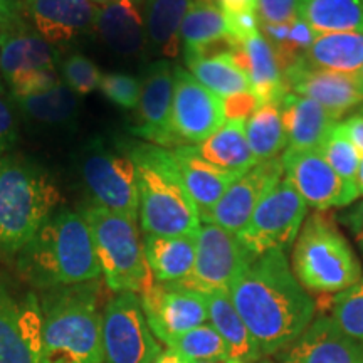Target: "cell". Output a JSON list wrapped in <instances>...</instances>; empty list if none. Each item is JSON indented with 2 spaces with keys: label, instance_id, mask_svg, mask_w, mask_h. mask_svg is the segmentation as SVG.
<instances>
[{
  "label": "cell",
  "instance_id": "obj_1",
  "mask_svg": "<svg viewBox=\"0 0 363 363\" xmlns=\"http://www.w3.org/2000/svg\"><path fill=\"white\" fill-rule=\"evenodd\" d=\"M229 296L262 357L288 348L316 311L315 299L294 276L286 251L254 257L230 286Z\"/></svg>",
  "mask_w": 363,
  "mask_h": 363
},
{
  "label": "cell",
  "instance_id": "obj_2",
  "mask_svg": "<svg viewBox=\"0 0 363 363\" xmlns=\"http://www.w3.org/2000/svg\"><path fill=\"white\" fill-rule=\"evenodd\" d=\"M19 274L34 288H67L101 278L93 234L81 212L57 208L17 254Z\"/></svg>",
  "mask_w": 363,
  "mask_h": 363
},
{
  "label": "cell",
  "instance_id": "obj_3",
  "mask_svg": "<svg viewBox=\"0 0 363 363\" xmlns=\"http://www.w3.org/2000/svg\"><path fill=\"white\" fill-rule=\"evenodd\" d=\"M40 311V363H104L98 281L49 289Z\"/></svg>",
  "mask_w": 363,
  "mask_h": 363
},
{
  "label": "cell",
  "instance_id": "obj_4",
  "mask_svg": "<svg viewBox=\"0 0 363 363\" xmlns=\"http://www.w3.org/2000/svg\"><path fill=\"white\" fill-rule=\"evenodd\" d=\"M136 167L138 216L143 234L195 235L201 216L190 199L169 148L135 143L126 150Z\"/></svg>",
  "mask_w": 363,
  "mask_h": 363
},
{
  "label": "cell",
  "instance_id": "obj_5",
  "mask_svg": "<svg viewBox=\"0 0 363 363\" xmlns=\"http://www.w3.org/2000/svg\"><path fill=\"white\" fill-rule=\"evenodd\" d=\"M59 203L56 184L38 165L0 158V259H16Z\"/></svg>",
  "mask_w": 363,
  "mask_h": 363
},
{
  "label": "cell",
  "instance_id": "obj_6",
  "mask_svg": "<svg viewBox=\"0 0 363 363\" xmlns=\"http://www.w3.org/2000/svg\"><path fill=\"white\" fill-rule=\"evenodd\" d=\"M293 272L306 291L337 294L362 278V264L328 211L305 219L293 251Z\"/></svg>",
  "mask_w": 363,
  "mask_h": 363
},
{
  "label": "cell",
  "instance_id": "obj_7",
  "mask_svg": "<svg viewBox=\"0 0 363 363\" xmlns=\"http://www.w3.org/2000/svg\"><path fill=\"white\" fill-rule=\"evenodd\" d=\"M79 212L93 234L101 276L108 288L115 293L136 294L148 288L155 279L145 257L136 220L94 203Z\"/></svg>",
  "mask_w": 363,
  "mask_h": 363
},
{
  "label": "cell",
  "instance_id": "obj_8",
  "mask_svg": "<svg viewBox=\"0 0 363 363\" xmlns=\"http://www.w3.org/2000/svg\"><path fill=\"white\" fill-rule=\"evenodd\" d=\"M0 74L13 98L43 93L61 83L52 44L22 17L0 30Z\"/></svg>",
  "mask_w": 363,
  "mask_h": 363
},
{
  "label": "cell",
  "instance_id": "obj_9",
  "mask_svg": "<svg viewBox=\"0 0 363 363\" xmlns=\"http://www.w3.org/2000/svg\"><path fill=\"white\" fill-rule=\"evenodd\" d=\"M306 212L305 199L284 177L267 190L238 239L252 257L286 251L296 240Z\"/></svg>",
  "mask_w": 363,
  "mask_h": 363
},
{
  "label": "cell",
  "instance_id": "obj_10",
  "mask_svg": "<svg viewBox=\"0 0 363 363\" xmlns=\"http://www.w3.org/2000/svg\"><path fill=\"white\" fill-rule=\"evenodd\" d=\"M104 363H153L162 353L136 293H116L103 311Z\"/></svg>",
  "mask_w": 363,
  "mask_h": 363
},
{
  "label": "cell",
  "instance_id": "obj_11",
  "mask_svg": "<svg viewBox=\"0 0 363 363\" xmlns=\"http://www.w3.org/2000/svg\"><path fill=\"white\" fill-rule=\"evenodd\" d=\"M252 259L238 235L211 222H202L195 234L192 272L179 284L202 294L229 293L230 286Z\"/></svg>",
  "mask_w": 363,
  "mask_h": 363
},
{
  "label": "cell",
  "instance_id": "obj_12",
  "mask_svg": "<svg viewBox=\"0 0 363 363\" xmlns=\"http://www.w3.org/2000/svg\"><path fill=\"white\" fill-rule=\"evenodd\" d=\"M81 174L94 206L136 220L138 185L135 162L128 152L93 143L84 155Z\"/></svg>",
  "mask_w": 363,
  "mask_h": 363
},
{
  "label": "cell",
  "instance_id": "obj_13",
  "mask_svg": "<svg viewBox=\"0 0 363 363\" xmlns=\"http://www.w3.org/2000/svg\"><path fill=\"white\" fill-rule=\"evenodd\" d=\"M138 296L150 328L163 345L208 323L206 294L179 283L163 284L153 281Z\"/></svg>",
  "mask_w": 363,
  "mask_h": 363
},
{
  "label": "cell",
  "instance_id": "obj_14",
  "mask_svg": "<svg viewBox=\"0 0 363 363\" xmlns=\"http://www.w3.org/2000/svg\"><path fill=\"white\" fill-rule=\"evenodd\" d=\"M281 160L286 179L291 182L308 206L316 211L347 207L360 195L357 187H352L340 179L318 148H286Z\"/></svg>",
  "mask_w": 363,
  "mask_h": 363
},
{
  "label": "cell",
  "instance_id": "obj_15",
  "mask_svg": "<svg viewBox=\"0 0 363 363\" xmlns=\"http://www.w3.org/2000/svg\"><path fill=\"white\" fill-rule=\"evenodd\" d=\"M172 123L182 145L202 143L225 123L222 98L199 83L184 67H174Z\"/></svg>",
  "mask_w": 363,
  "mask_h": 363
},
{
  "label": "cell",
  "instance_id": "obj_16",
  "mask_svg": "<svg viewBox=\"0 0 363 363\" xmlns=\"http://www.w3.org/2000/svg\"><path fill=\"white\" fill-rule=\"evenodd\" d=\"M283 78L288 93L313 99L337 121L363 103V84L357 72L320 69L299 59L283 72Z\"/></svg>",
  "mask_w": 363,
  "mask_h": 363
},
{
  "label": "cell",
  "instance_id": "obj_17",
  "mask_svg": "<svg viewBox=\"0 0 363 363\" xmlns=\"http://www.w3.org/2000/svg\"><path fill=\"white\" fill-rule=\"evenodd\" d=\"M40 328L38 299H16L0 283V363H40Z\"/></svg>",
  "mask_w": 363,
  "mask_h": 363
},
{
  "label": "cell",
  "instance_id": "obj_18",
  "mask_svg": "<svg viewBox=\"0 0 363 363\" xmlns=\"http://www.w3.org/2000/svg\"><path fill=\"white\" fill-rule=\"evenodd\" d=\"M175 71L169 62L157 61L148 67L142 81L138 103V123L135 133L147 143L174 150L182 147L172 123Z\"/></svg>",
  "mask_w": 363,
  "mask_h": 363
},
{
  "label": "cell",
  "instance_id": "obj_19",
  "mask_svg": "<svg viewBox=\"0 0 363 363\" xmlns=\"http://www.w3.org/2000/svg\"><path fill=\"white\" fill-rule=\"evenodd\" d=\"M284 167L281 157L267 162H259L225 190L220 201L212 208L206 222L216 224L238 235L247 225L257 203L264 197L267 190L274 187L283 179Z\"/></svg>",
  "mask_w": 363,
  "mask_h": 363
},
{
  "label": "cell",
  "instance_id": "obj_20",
  "mask_svg": "<svg viewBox=\"0 0 363 363\" xmlns=\"http://www.w3.org/2000/svg\"><path fill=\"white\" fill-rule=\"evenodd\" d=\"M99 7L91 0H21V13L49 44H66L94 30Z\"/></svg>",
  "mask_w": 363,
  "mask_h": 363
},
{
  "label": "cell",
  "instance_id": "obj_21",
  "mask_svg": "<svg viewBox=\"0 0 363 363\" xmlns=\"http://www.w3.org/2000/svg\"><path fill=\"white\" fill-rule=\"evenodd\" d=\"M278 355L281 363H363V342L345 335L328 315H321Z\"/></svg>",
  "mask_w": 363,
  "mask_h": 363
},
{
  "label": "cell",
  "instance_id": "obj_22",
  "mask_svg": "<svg viewBox=\"0 0 363 363\" xmlns=\"http://www.w3.org/2000/svg\"><path fill=\"white\" fill-rule=\"evenodd\" d=\"M177 169L185 189L197 207L201 222H206L212 208L220 201L225 190L239 179V174L222 170L199 155L195 145H182L172 150Z\"/></svg>",
  "mask_w": 363,
  "mask_h": 363
},
{
  "label": "cell",
  "instance_id": "obj_23",
  "mask_svg": "<svg viewBox=\"0 0 363 363\" xmlns=\"http://www.w3.org/2000/svg\"><path fill=\"white\" fill-rule=\"evenodd\" d=\"M233 56L240 69L247 74L251 91L261 104L281 101L288 93L283 72L276 62L271 45L261 33L246 43L233 45Z\"/></svg>",
  "mask_w": 363,
  "mask_h": 363
},
{
  "label": "cell",
  "instance_id": "obj_24",
  "mask_svg": "<svg viewBox=\"0 0 363 363\" xmlns=\"http://www.w3.org/2000/svg\"><path fill=\"white\" fill-rule=\"evenodd\" d=\"M281 115L288 140V148H320L323 140L337 125V120L313 99L286 93L281 99Z\"/></svg>",
  "mask_w": 363,
  "mask_h": 363
},
{
  "label": "cell",
  "instance_id": "obj_25",
  "mask_svg": "<svg viewBox=\"0 0 363 363\" xmlns=\"http://www.w3.org/2000/svg\"><path fill=\"white\" fill-rule=\"evenodd\" d=\"M94 30L113 52L125 57L138 56L147 43L143 17L133 0H115L99 7Z\"/></svg>",
  "mask_w": 363,
  "mask_h": 363
},
{
  "label": "cell",
  "instance_id": "obj_26",
  "mask_svg": "<svg viewBox=\"0 0 363 363\" xmlns=\"http://www.w3.org/2000/svg\"><path fill=\"white\" fill-rule=\"evenodd\" d=\"M180 45L185 59L208 56L219 45H233L224 13L214 0H194L182 22Z\"/></svg>",
  "mask_w": 363,
  "mask_h": 363
},
{
  "label": "cell",
  "instance_id": "obj_27",
  "mask_svg": "<svg viewBox=\"0 0 363 363\" xmlns=\"http://www.w3.org/2000/svg\"><path fill=\"white\" fill-rule=\"evenodd\" d=\"M207 296L208 325L220 335L227 348L229 360L227 363H257L262 353L247 330L242 318L239 316L229 293H211Z\"/></svg>",
  "mask_w": 363,
  "mask_h": 363
},
{
  "label": "cell",
  "instance_id": "obj_28",
  "mask_svg": "<svg viewBox=\"0 0 363 363\" xmlns=\"http://www.w3.org/2000/svg\"><path fill=\"white\" fill-rule=\"evenodd\" d=\"M143 251L157 283H182L192 272L195 262V235L162 238L145 234Z\"/></svg>",
  "mask_w": 363,
  "mask_h": 363
},
{
  "label": "cell",
  "instance_id": "obj_29",
  "mask_svg": "<svg viewBox=\"0 0 363 363\" xmlns=\"http://www.w3.org/2000/svg\"><path fill=\"white\" fill-rule=\"evenodd\" d=\"M195 148L203 160L239 175L259 163L249 147L244 121H225L216 133L195 145Z\"/></svg>",
  "mask_w": 363,
  "mask_h": 363
},
{
  "label": "cell",
  "instance_id": "obj_30",
  "mask_svg": "<svg viewBox=\"0 0 363 363\" xmlns=\"http://www.w3.org/2000/svg\"><path fill=\"white\" fill-rule=\"evenodd\" d=\"M298 17L318 35L363 34L362 0H298Z\"/></svg>",
  "mask_w": 363,
  "mask_h": 363
},
{
  "label": "cell",
  "instance_id": "obj_31",
  "mask_svg": "<svg viewBox=\"0 0 363 363\" xmlns=\"http://www.w3.org/2000/svg\"><path fill=\"white\" fill-rule=\"evenodd\" d=\"M194 0H147L145 33L162 56L175 57L180 49V27Z\"/></svg>",
  "mask_w": 363,
  "mask_h": 363
},
{
  "label": "cell",
  "instance_id": "obj_32",
  "mask_svg": "<svg viewBox=\"0 0 363 363\" xmlns=\"http://www.w3.org/2000/svg\"><path fill=\"white\" fill-rule=\"evenodd\" d=\"M185 62H187L190 74L219 98L251 91L247 74L235 62L233 49L211 54V56L190 57L185 59Z\"/></svg>",
  "mask_w": 363,
  "mask_h": 363
},
{
  "label": "cell",
  "instance_id": "obj_33",
  "mask_svg": "<svg viewBox=\"0 0 363 363\" xmlns=\"http://www.w3.org/2000/svg\"><path fill=\"white\" fill-rule=\"evenodd\" d=\"M303 61L313 67L338 72H357L363 66V34H321Z\"/></svg>",
  "mask_w": 363,
  "mask_h": 363
},
{
  "label": "cell",
  "instance_id": "obj_34",
  "mask_svg": "<svg viewBox=\"0 0 363 363\" xmlns=\"http://www.w3.org/2000/svg\"><path fill=\"white\" fill-rule=\"evenodd\" d=\"M246 136L257 162L281 157V153L288 148L281 101L261 104L246 121Z\"/></svg>",
  "mask_w": 363,
  "mask_h": 363
},
{
  "label": "cell",
  "instance_id": "obj_35",
  "mask_svg": "<svg viewBox=\"0 0 363 363\" xmlns=\"http://www.w3.org/2000/svg\"><path fill=\"white\" fill-rule=\"evenodd\" d=\"M16 99L27 116L43 123H65L78 110V96L62 81L43 93Z\"/></svg>",
  "mask_w": 363,
  "mask_h": 363
},
{
  "label": "cell",
  "instance_id": "obj_36",
  "mask_svg": "<svg viewBox=\"0 0 363 363\" xmlns=\"http://www.w3.org/2000/svg\"><path fill=\"white\" fill-rule=\"evenodd\" d=\"M167 348H172L187 362H222L227 363L229 355L222 342L220 335L217 333L212 325H202L197 328L179 335L165 343Z\"/></svg>",
  "mask_w": 363,
  "mask_h": 363
},
{
  "label": "cell",
  "instance_id": "obj_37",
  "mask_svg": "<svg viewBox=\"0 0 363 363\" xmlns=\"http://www.w3.org/2000/svg\"><path fill=\"white\" fill-rule=\"evenodd\" d=\"M318 150L345 184L357 187V174L362 157L355 145L348 140V136L340 128V123L333 126V130L330 131Z\"/></svg>",
  "mask_w": 363,
  "mask_h": 363
},
{
  "label": "cell",
  "instance_id": "obj_38",
  "mask_svg": "<svg viewBox=\"0 0 363 363\" xmlns=\"http://www.w3.org/2000/svg\"><path fill=\"white\" fill-rule=\"evenodd\" d=\"M328 316L345 335L363 342V272L355 284L335 294Z\"/></svg>",
  "mask_w": 363,
  "mask_h": 363
},
{
  "label": "cell",
  "instance_id": "obj_39",
  "mask_svg": "<svg viewBox=\"0 0 363 363\" xmlns=\"http://www.w3.org/2000/svg\"><path fill=\"white\" fill-rule=\"evenodd\" d=\"M61 76L76 96H86L99 89L103 72L89 57L83 54H72L61 65Z\"/></svg>",
  "mask_w": 363,
  "mask_h": 363
},
{
  "label": "cell",
  "instance_id": "obj_40",
  "mask_svg": "<svg viewBox=\"0 0 363 363\" xmlns=\"http://www.w3.org/2000/svg\"><path fill=\"white\" fill-rule=\"evenodd\" d=\"M99 91L118 108L136 110L142 96V81L126 72H106L99 83Z\"/></svg>",
  "mask_w": 363,
  "mask_h": 363
},
{
  "label": "cell",
  "instance_id": "obj_41",
  "mask_svg": "<svg viewBox=\"0 0 363 363\" xmlns=\"http://www.w3.org/2000/svg\"><path fill=\"white\" fill-rule=\"evenodd\" d=\"M224 21L227 27V35H229V40L233 45L246 43V40L261 33L257 12L224 13Z\"/></svg>",
  "mask_w": 363,
  "mask_h": 363
},
{
  "label": "cell",
  "instance_id": "obj_42",
  "mask_svg": "<svg viewBox=\"0 0 363 363\" xmlns=\"http://www.w3.org/2000/svg\"><path fill=\"white\" fill-rule=\"evenodd\" d=\"M259 24H291L298 19V0H257Z\"/></svg>",
  "mask_w": 363,
  "mask_h": 363
},
{
  "label": "cell",
  "instance_id": "obj_43",
  "mask_svg": "<svg viewBox=\"0 0 363 363\" xmlns=\"http://www.w3.org/2000/svg\"><path fill=\"white\" fill-rule=\"evenodd\" d=\"M222 106H224L225 121H244L246 123L252 113L261 106V101L252 91H242V93L222 98Z\"/></svg>",
  "mask_w": 363,
  "mask_h": 363
},
{
  "label": "cell",
  "instance_id": "obj_44",
  "mask_svg": "<svg viewBox=\"0 0 363 363\" xmlns=\"http://www.w3.org/2000/svg\"><path fill=\"white\" fill-rule=\"evenodd\" d=\"M17 138V120L11 103L0 94V158L12 148Z\"/></svg>",
  "mask_w": 363,
  "mask_h": 363
},
{
  "label": "cell",
  "instance_id": "obj_45",
  "mask_svg": "<svg viewBox=\"0 0 363 363\" xmlns=\"http://www.w3.org/2000/svg\"><path fill=\"white\" fill-rule=\"evenodd\" d=\"M340 220L348 227V230H350L353 239H355L358 247L363 252V201L345 211L343 214H340Z\"/></svg>",
  "mask_w": 363,
  "mask_h": 363
},
{
  "label": "cell",
  "instance_id": "obj_46",
  "mask_svg": "<svg viewBox=\"0 0 363 363\" xmlns=\"http://www.w3.org/2000/svg\"><path fill=\"white\" fill-rule=\"evenodd\" d=\"M340 128L345 135L348 136V140L355 145L358 153L363 155V115H355L348 118L347 121L340 123Z\"/></svg>",
  "mask_w": 363,
  "mask_h": 363
},
{
  "label": "cell",
  "instance_id": "obj_47",
  "mask_svg": "<svg viewBox=\"0 0 363 363\" xmlns=\"http://www.w3.org/2000/svg\"><path fill=\"white\" fill-rule=\"evenodd\" d=\"M21 17V0H0V30Z\"/></svg>",
  "mask_w": 363,
  "mask_h": 363
},
{
  "label": "cell",
  "instance_id": "obj_48",
  "mask_svg": "<svg viewBox=\"0 0 363 363\" xmlns=\"http://www.w3.org/2000/svg\"><path fill=\"white\" fill-rule=\"evenodd\" d=\"M222 13L257 12V0H214Z\"/></svg>",
  "mask_w": 363,
  "mask_h": 363
},
{
  "label": "cell",
  "instance_id": "obj_49",
  "mask_svg": "<svg viewBox=\"0 0 363 363\" xmlns=\"http://www.w3.org/2000/svg\"><path fill=\"white\" fill-rule=\"evenodd\" d=\"M153 363H189V362L182 355H179L175 350H172V348H165V350H162V353L157 357V360Z\"/></svg>",
  "mask_w": 363,
  "mask_h": 363
},
{
  "label": "cell",
  "instance_id": "obj_50",
  "mask_svg": "<svg viewBox=\"0 0 363 363\" xmlns=\"http://www.w3.org/2000/svg\"><path fill=\"white\" fill-rule=\"evenodd\" d=\"M357 189L358 194L363 195V157L360 158V165H358V174H357Z\"/></svg>",
  "mask_w": 363,
  "mask_h": 363
},
{
  "label": "cell",
  "instance_id": "obj_51",
  "mask_svg": "<svg viewBox=\"0 0 363 363\" xmlns=\"http://www.w3.org/2000/svg\"><path fill=\"white\" fill-rule=\"evenodd\" d=\"M91 2L93 4H96V6H108V4H111V2H115V0H91Z\"/></svg>",
  "mask_w": 363,
  "mask_h": 363
},
{
  "label": "cell",
  "instance_id": "obj_52",
  "mask_svg": "<svg viewBox=\"0 0 363 363\" xmlns=\"http://www.w3.org/2000/svg\"><path fill=\"white\" fill-rule=\"evenodd\" d=\"M357 76H358V79H360V81H362V84H363V66L360 67V69L357 71Z\"/></svg>",
  "mask_w": 363,
  "mask_h": 363
},
{
  "label": "cell",
  "instance_id": "obj_53",
  "mask_svg": "<svg viewBox=\"0 0 363 363\" xmlns=\"http://www.w3.org/2000/svg\"><path fill=\"white\" fill-rule=\"evenodd\" d=\"M189 363H222V362H189Z\"/></svg>",
  "mask_w": 363,
  "mask_h": 363
},
{
  "label": "cell",
  "instance_id": "obj_54",
  "mask_svg": "<svg viewBox=\"0 0 363 363\" xmlns=\"http://www.w3.org/2000/svg\"><path fill=\"white\" fill-rule=\"evenodd\" d=\"M257 363H276V362H269V360H259Z\"/></svg>",
  "mask_w": 363,
  "mask_h": 363
},
{
  "label": "cell",
  "instance_id": "obj_55",
  "mask_svg": "<svg viewBox=\"0 0 363 363\" xmlns=\"http://www.w3.org/2000/svg\"><path fill=\"white\" fill-rule=\"evenodd\" d=\"M133 2L136 4V2H142V0H133Z\"/></svg>",
  "mask_w": 363,
  "mask_h": 363
},
{
  "label": "cell",
  "instance_id": "obj_56",
  "mask_svg": "<svg viewBox=\"0 0 363 363\" xmlns=\"http://www.w3.org/2000/svg\"><path fill=\"white\" fill-rule=\"evenodd\" d=\"M362 115H363V113H362Z\"/></svg>",
  "mask_w": 363,
  "mask_h": 363
},
{
  "label": "cell",
  "instance_id": "obj_57",
  "mask_svg": "<svg viewBox=\"0 0 363 363\" xmlns=\"http://www.w3.org/2000/svg\"><path fill=\"white\" fill-rule=\"evenodd\" d=\"M362 2H363V0H362Z\"/></svg>",
  "mask_w": 363,
  "mask_h": 363
}]
</instances>
